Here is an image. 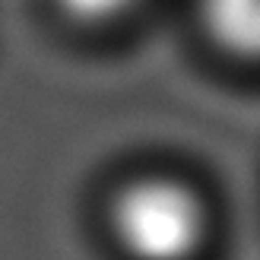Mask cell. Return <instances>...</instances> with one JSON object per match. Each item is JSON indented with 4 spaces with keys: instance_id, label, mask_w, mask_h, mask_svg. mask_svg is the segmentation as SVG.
Returning a JSON list of instances; mask_svg holds the SVG:
<instances>
[{
    "instance_id": "6da1fadb",
    "label": "cell",
    "mask_w": 260,
    "mask_h": 260,
    "mask_svg": "<svg viewBox=\"0 0 260 260\" xmlns=\"http://www.w3.org/2000/svg\"><path fill=\"white\" fill-rule=\"evenodd\" d=\"M111 229L134 260H187L206 238V206L178 178H137L111 200Z\"/></svg>"
},
{
    "instance_id": "7a4b0ae2",
    "label": "cell",
    "mask_w": 260,
    "mask_h": 260,
    "mask_svg": "<svg viewBox=\"0 0 260 260\" xmlns=\"http://www.w3.org/2000/svg\"><path fill=\"white\" fill-rule=\"evenodd\" d=\"M203 16L225 51L260 60V0H203Z\"/></svg>"
},
{
    "instance_id": "3957f363",
    "label": "cell",
    "mask_w": 260,
    "mask_h": 260,
    "mask_svg": "<svg viewBox=\"0 0 260 260\" xmlns=\"http://www.w3.org/2000/svg\"><path fill=\"white\" fill-rule=\"evenodd\" d=\"M137 0H57V7L76 22H108L118 19Z\"/></svg>"
}]
</instances>
